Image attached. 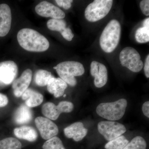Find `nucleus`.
<instances>
[{"label":"nucleus","mask_w":149,"mask_h":149,"mask_svg":"<svg viewBox=\"0 0 149 149\" xmlns=\"http://www.w3.org/2000/svg\"><path fill=\"white\" fill-rule=\"evenodd\" d=\"M17 39L22 47L29 52H45L49 47V43L47 38L33 29L24 28L19 30Z\"/></svg>","instance_id":"obj_1"},{"label":"nucleus","mask_w":149,"mask_h":149,"mask_svg":"<svg viewBox=\"0 0 149 149\" xmlns=\"http://www.w3.org/2000/svg\"><path fill=\"white\" fill-rule=\"evenodd\" d=\"M121 26L119 22L112 19L104 29L100 37V46L106 53H110L115 49L119 42Z\"/></svg>","instance_id":"obj_2"},{"label":"nucleus","mask_w":149,"mask_h":149,"mask_svg":"<svg viewBox=\"0 0 149 149\" xmlns=\"http://www.w3.org/2000/svg\"><path fill=\"white\" fill-rule=\"evenodd\" d=\"M54 68L56 70L60 78L72 87L77 84V80L74 77L81 76L85 71L83 64L74 61L62 62Z\"/></svg>","instance_id":"obj_3"},{"label":"nucleus","mask_w":149,"mask_h":149,"mask_svg":"<svg viewBox=\"0 0 149 149\" xmlns=\"http://www.w3.org/2000/svg\"><path fill=\"white\" fill-rule=\"evenodd\" d=\"M127 106V100L120 99L112 102L100 104L97 107L96 112L101 117L110 121H115L122 118Z\"/></svg>","instance_id":"obj_4"},{"label":"nucleus","mask_w":149,"mask_h":149,"mask_svg":"<svg viewBox=\"0 0 149 149\" xmlns=\"http://www.w3.org/2000/svg\"><path fill=\"white\" fill-rule=\"evenodd\" d=\"M113 3L112 0H95L85 9V18L91 22L101 20L109 13Z\"/></svg>","instance_id":"obj_5"},{"label":"nucleus","mask_w":149,"mask_h":149,"mask_svg":"<svg viewBox=\"0 0 149 149\" xmlns=\"http://www.w3.org/2000/svg\"><path fill=\"white\" fill-rule=\"evenodd\" d=\"M120 64L134 72H140L144 66L140 54L136 49L126 47L123 49L119 55Z\"/></svg>","instance_id":"obj_6"},{"label":"nucleus","mask_w":149,"mask_h":149,"mask_svg":"<svg viewBox=\"0 0 149 149\" xmlns=\"http://www.w3.org/2000/svg\"><path fill=\"white\" fill-rule=\"evenodd\" d=\"M97 129L104 139L109 141L122 136L126 131L125 126L121 123L110 120L99 122Z\"/></svg>","instance_id":"obj_7"},{"label":"nucleus","mask_w":149,"mask_h":149,"mask_svg":"<svg viewBox=\"0 0 149 149\" xmlns=\"http://www.w3.org/2000/svg\"><path fill=\"white\" fill-rule=\"evenodd\" d=\"M74 109V105L71 102L62 101L56 105L53 103L48 102L42 107V111L46 118L50 120H56L62 113H70Z\"/></svg>","instance_id":"obj_8"},{"label":"nucleus","mask_w":149,"mask_h":149,"mask_svg":"<svg viewBox=\"0 0 149 149\" xmlns=\"http://www.w3.org/2000/svg\"><path fill=\"white\" fill-rule=\"evenodd\" d=\"M35 125L43 139L46 140L58 134V128L55 123L47 118L39 116L35 119Z\"/></svg>","instance_id":"obj_9"},{"label":"nucleus","mask_w":149,"mask_h":149,"mask_svg":"<svg viewBox=\"0 0 149 149\" xmlns=\"http://www.w3.org/2000/svg\"><path fill=\"white\" fill-rule=\"evenodd\" d=\"M18 72L15 62L8 61L0 63V85H9L13 83Z\"/></svg>","instance_id":"obj_10"},{"label":"nucleus","mask_w":149,"mask_h":149,"mask_svg":"<svg viewBox=\"0 0 149 149\" xmlns=\"http://www.w3.org/2000/svg\"><path fill=\"white\" fill-rule=\"evenodd\" d=\"M37 14L43 17H51L52 19H62L65 17L63 11L49 2H41L35 7Z\"/></svg>","instance_id":"obj_11"},{"label":"nucleus","mask_w":149,"mask_h":149,"mask_svg":"<svg viewBox=\"0 0 149 149\" xmlns=\"http://www.w3.org/2000/svg\"><path fill=\"white\" fill-rule=\"evenodd\" d=\"M91 73L95 77L94 84L96 87L101 88L106 84L108 72L104 65L97 61H93L91 65Z\"/></svg>","instance_id":"obj_12"},{"label":"nucleus","mask_w":149,"mask_h":149,"mask_svg":"<svg viewBox=\"0 0 149 149\" xmlns=\"http://www.w3.org/2000/svg\"><path fill=\"white\" fill-rule=\"evenodd\" d=\"M32 72L30 69L25 70L20 77L15 80L13 83L12 88L15 96L17 97L22 95L28 89L32 80Z\"/></svg>","instance_id":"obj_13"},{"label":"nucleus","mask_w":149,"mask_h":149,"mask_svg":"<svg viewBox=\"0 0 149 149\" xmlns=\"http://www.w3.org/2000/svg\"><path fill=\"white\" fill-rule=\"evenodd\" d=\"M12 15L10 8L6 4L0 5V37L6 36L10 30Z\"/></svg>","instance_id":"obj_14"},{"label":"nucleus","mask_w":149,"mask_h":149,"mask_svg":"<svg viewBox=\"0 0 149 149\" xmlns=\"http://www.w3.org/2000/svg\"><path fill=\"white\" fill-rule=\"evenodd\" d=\"M88 132V129L80 122L74 123L64 129V134L67 138L73 139L76 142L83 140Z\"/></svg>","instance_id":"obj_15"},{"label":"nucleus","mask_w":149,"mask_h":149,"mask_svg":"<svg viewBox=\"0 0 149 149\" xmlns=\"http://www.w3.org/2000/svg\"><path fill=\"white\" fill-rule=\"evenodd\" d=\"M49 93L53 94L56 98L59 97L64 95L67 88V84L61 78L53 77L47 85Z\"/></svg>","instance_id":"obj_16"},{"label":"nucleus","mask_w":149,"mask_h":149,"mask_svg":"<svg viewBox=\"0 0 149 149\" xmlns=\"http://www.w3.org/2000/svg\"><path fill=\"white\" fill-rule=\"evenodd\" d=\"M21 96L22 100L25 101L26 105L29 108L40 105L44 100L42 94L31 89H27Z\"/></svg>","instance_id":"obj_17"},{"label":"nucleus","mask_w":149,"mask_h":149,"mask_svg":"<svg viewBox=\"0 0 149 149\" xmlns=\"http://www.w3.org/2000/svg\"><path fill=\"white\" fill-rule=\"evenodd\" d=\"M32 113L31 109L22 104L17 109L14 115L15 122L18 124H26L32 120Z\"/></svg>","instance_id":"obj_18"},{"label":"nucleus","mask_w":149,"mask_h":149,"mask_svg":"<svg viewBox=\"0 0 149 149\" xmlns=\"http://www.w3.org/2000/svg\"><path fill=\"white\" fill-rule=\"evenodd\" d=\"M14 133L19 139H24L29 142H34L38 138L37 131L33 127L29 126H22L15 128Z\"/></svg>","instance_id":"obj_19"},{"label":"nucleus","mask_w":149,"mask_h":149,"mask_svg":"<svg viewBox=\"0 0 149 149\" xmlns=\"http://www.w3.org/2000/svg\"><path fill=\"white\" fill-rule=\"evenodd\" d=\"M135 38L139 43H146L149 41V18H147L143 22V26L136 30Z\"/></svg>","instance_id":"obj_20"},{"label":"nucleus","mask_w":149,"mask_h":149,"mask_svg":"<svg viewBox=\"0 0 149 149\" xmlns=\"http://www.w3.org/2000/svg\"><path fill=\"white\" fill-rule=\"evenodd\" d=\"M53 77L54 76L51 72L44 70H39L35 73V81L37 85L43 87L47 85Z\"/></svg>","instance_id":"obj_21"},{"label":"nucleus","mask_w":149,"mask_h":149,"mask_svg":"<svg viewBox=\"0 0 149 149\" xmlns=\"http://www.w3.org/2000/svg\"><path fill=\"white\" fill-rule=\"evenodd\" d=\"M129 141L124 136H120L107 143L105 146L106 149H123Z\"/></svg>","instance_id":"obj_22"},{"label":"nucleus","mask_w":149,"mask_h":149,"mask_svg":"<svg viewBox=\"0 0 149 149\" xmlns=\"http://www.w3.org/2000/svg\"><path fill=\"white\" fill-rule=\"evenodd\" d=\"M22 144L17 139L10 137L0 141V149H21Z\"/></svg>","instance_id":"obj_23"},{"label":"nucleus","mask_w":149,"mask_h":149,"mask_svg":"<svg viewBox=\"0 0 149 149\" xmlns=\"http://www.w3.org/2000/svg\"><path fill=\"white\" fill-rule=\"evenodd\" d=\"M66 22L62 19H51L47 22V26L50 30L61 32L66 28Z\"/></svg>","instance_id":"obj_24"},{"label":"nucleus","mask_w":149,"mask_h":149,"mask_svg":"<svg viewBox=\"0 0 149 149\" xmlns=\"http://www.w3.org/2000/svg\"><path fill=\"white\" fill-rule=\"evenodd\" d=\"M147 143L141 136H137L132 139L123 149H146Z\"/></svg>","instance_id":"obj_25"},{"label":"nucleus","mask_w":149,"mask_h":149,"mask_svg":"<svg viewBox=\"0 0 149 149\" xmlns=\"http://www.w3.org/2000/svg\"><path fill=\"white\" fill-rule=\"evenodd\" d=\"M43 149H66L58 137L55 136L47 140L42 146Z\"/></svg>","instance_id":"obj_26"},{"label":"nucleus","mask_w":149,"mask_h":149,"mask_svg":"<svg viewBox=\"0 0 149 149\" xmlns=\"http://www.w3.org/2000/svg\"><path fill=\"white\" fill-rule=\"evenodd\" d=\"M140 8L142 13L145 15L149 16V1L143 0L141 1L140 4Z\"/></svg>","instance_id":"obj_27"},{"label":"nucleus","mask_w":149,"mask_h":149,"mask_svg":"<svg viewBox=\"0 0 149 149\" xmlns=\"http://www.w3.org/2000/svg\"><path fill=\"white\" fill-rule=\"evenodd\" d=\"M61 33L63 38L68 41H72L74 37V34L69 28H65Z\"/></svg>","instance_id":"obj_28"},{"label":"nucleus","mask_w":149,"mask_h":149,"mask_svg":"<svg viewBox=\"0 0 149 149\" xmlns=\"http://www.w3.org/2000/svg\"><path fill=\"white\" fill-rule=\"evenodd\" d=\"M58 6L62 7L64 9L68 10L71 7L72 0H56L55 1Z\"/></svg>","instance_id":"obj_29"},{"label":"nucleus","mask_w":149,"mask_h":149,"mask_svg":"<svg viewBox=\"0 0 149 149\" xmlns=\"http://www.w3.org/2000/svg\"><path fill=\"white\" fill-rule=\"evenodd\" d=\"M8 103V99L6 96L0 93V107L6 106Z\"/></svg>","instance_id":"obj_30"},{"label":"nucleus","mask_w":149,"mask_h":149,"mask_svg":"<svg viewBox=\"0 0 149 149\" xmlns=\"http://www.w3.org/2000/svg\"><path fill=\"white\" fill-rule=\"evenodd\" d=\"M142 111L145 116L149 118V102H145L142 107Z\"/></svg>","instance_id":"obj_31"},{"label":"nucleus","mask_w":149,"mask_h":149,"mask_svg":"<svg viewBox=\"0 0 149 149\" xmlns=\"http://www.w3.org/2000/svg\"><path fill=\"white\" fill-rule=\"evenodd\" d=\"M144 71H145V75L147 78L149 77V55L147 56L146 58V62L144 66Z\"/></svg>","instance_id":"obj_32"},{"label":"nucleus","mask_w":149,"mask_h":149,"mask_svg":"<svg viewBox=\"0 0 149 149\" xmlns=\"http://www.w3.org/2000/svg\"><path fill=\"white\" fill-rule=\"evenodd\" d=\"M64 97H66V95H64Z\"/></svg>","instance_id":"obj_33"}]
</instances>
